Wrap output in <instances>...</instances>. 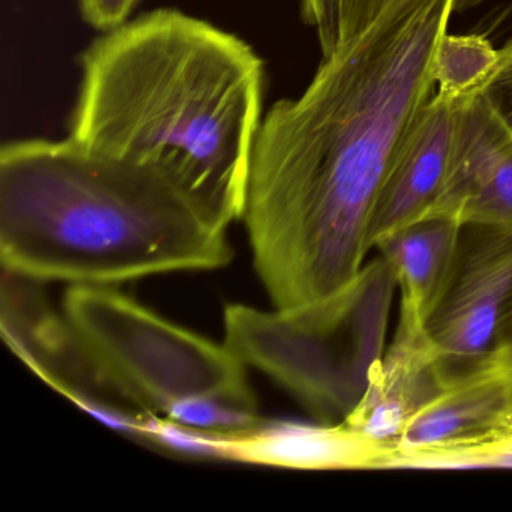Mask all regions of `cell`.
Here are the masks:
<instances>
[{
	"mask_svg": "<svg viewBox=\"0 0 512 512\" xmlns=\"http://www.w3.org/2000/svg\"><path fill=\"white\" fill-rule=\"evenodd\" d=\"M452 14L454 0H397L323 59L304 94L266 113L241 221L274 308L350 295L370 277L374 208L434 95V56Z\"/></svg>",
	"mask_w": 512,
	"mask_h": 512,
	"instance_id": "6da1fadb",
	"label": "cell"
},
{
	"mask_svg": "<svg viewBox=\"0 0 512 512\" xmlns=\"http://www.w3.org/2000/svg\"><path fill=\"white\" fill-rule=\"evenodd\" d=\"M80 65L71 140L154 167L241 220L265 85L250 44L164 8L104 32Z\"/></svg>",
	"mask_w": 512,
	"mask_h": 512,
	"instance_id": "7a4b0ae2",
	"label": "cell"
},
{
	"mask_svg": "<svg viewBox=\"0 0 512 512\" xmlns=\"http://www.w3.org/2000/svg\"><path fill=\"white\" fill-rule=\"evenodd\" d=\"M230 221L154 167L67 140L0 151L4 271L70 286H116L233 260Z\"/></svg>",
	"mask_w": 512,
	"mask_h": 512,
	"instance_id": "3957f363",
	"label": "cell"
},
{
	"mask_svg": "<svg viewBox=\"0 0 512 512\" xmlns=\"http://www.w3.org/2000/svg\"><path fill=\"white\" fill-rule=\"evenodd\" d=\"M64 311L83 352L113 395L140 412L223 434L263 421L247 365L115 286H71Z\"/></svg>",
	"mask_w": 512,
	"mask_h": 512,
	"instance_id": "277c9868",
	"label": "cell"
},
{
	"mask_svg": "<svg viewBox=\"0 0 512 512\" xmlns=\"http://www.w3.org/2000/svg\"><path fill=\"white\" fill-rule=\"evenodd\" d=\"M392 284L293 308L227 305L224 344L317 421L340 424L382 355Z\"/></svg>",
	"mask_w": 512,
	"mask_h": 512,
	"instance_id": "5b68a950",
	"label": "cell"
},
{
	"mask_svg": "<svg viewBox=\"0 0 512 512\" xmlns=\"http://www.w3.org/2000/svg\"><path fill=\"white\" fill-rule=\"evenodd\" d=\"M512 302V227L463 226L448 286L428 334L449 374L481 364Z\"/></svg>",
	"mask_w": 512,
	"mask_h": 512,
	"instance_id": "8992f818",
	"label": "cell"
},
{
	"mask_svg": "<svg viewBox=\"0 0 512 512\" xmlns=\"http://www.w3.org/2000/svg\"><path fill=\"white\" fill-rule=\"evenodd\" d=\"M43 284L2 272L0 326L4 340L44 382L98 421L106 422L131 406L101 382L64 311L58 313L50 307Z\"/></svg>",
	"mask_w": 512,
	"mask_h": 512,
	"instance_id": "52a82bcc",
	"label": "cell"
},
{
	"mask_svg": "<svg viewBox=\"0 0 512 512\" xmlns=\"http://www.w3.org/2000/svg\"><path fill=\"white\" fill-rule=\"evenodd\" d=\"M424 218L512 227V136L479 91L455 98L445 182Z\"/></svg>",
	"mask_w": 512,
	"mask_h": 512,
	"instance_id": "ba28073f",
	"label": "cell"
},
{
	"mask_svg": "<svg viewBox=\"0 0 512 512\" xmlns=\"http://www.w3.org/2000/svg\"><path fill=\"white\" fill-rule=\"evenodd\" d=\"M451 377L425 326L398 320L388 349L373 362L361 397L344 424L395 446L410 419Z\"/></svg>",
	"mask_w": 512,
	"mask_h": 512,
	"instance_id": "9c48e42d",
	"label": "cell"
},
{
	"mask_svg": "<svg viewBox=\"0 0 512 512\" xmlns=\"http://www.w3.org/2000/svg\"><path fill=\"white\" fill-rule=\"evenodd\" d=\"M455 98L437 92L422 107L386 175L371 220V245L422 220L436 202L451 152Z\"/></svg>",
	"mask_w": 512,
	"mask_h": 512,
	"instance_id": "30bf717a",
	"label": "cell"
},
{
	"mask_svg": "<svg viewBox=\"0 0 512 512\" xmlns=\"http://www.w3.org/2000/svg\"><path fill=\"white\" fill-rule=\"evenodd\" d=\"M229 461L301 470H382L392 445L340 424L265 421L230 434Z\"/></svg>",
	"mask_w": 512,
	"mask_h": 512,
	"instance_id": "8fae6325",
	"label": "cell"
},
{
	"mask_svg": "<svg viewBox=\"0 0 512 512\" xmlns=\"http://www.w3.org/2000/svg\"><path fill=\"white\" fill-rule=\"evenodd\" d=\"M512 427V371L484 361L452 374L410 419L397 445H446Z\"/></svg>",
	"mask_w": 512,
	"mask_h": 512,
	"instance_id": "7c38bea8",
	"label": "cell"
},
{
	"mask_svg": "<svg viewBox=\"0 0 512 512\" xmlns=\"http://www.w3.org/2000/svg\"><path fill=\"white\" fill-rule=\"evenodd\" d=\"M461 230L448 218H424L376 245L400 289V322L427 328L448 286Z\"/></svg>",
	"mask_w": 512,
	"mask_h": 512,
	"instance_id": "4fadbf2b",
	"label": "cell"
},
{
	"mask_svg": "<svg viewBox=\"0 0 512 512\" xmlns=\"http://www.w3.org/2000/svg\"><path fill=\"white\" fill-rule=\"evenodd\" d=\"M512 469V427L446 445L394 446L382 470Z\"/></svg>",
	"mask_w": 512,
	"mask_h": 512,
	"instance_id": "5bb4252c",
	"label": "cell"
},
{
	"mask_svg": "<svg viewBox=\"0 0 512 512\" xmlns=\"http://www.w3.org/2000/svg\"><path fill=\"white\" fill-rule=\"evenodd\" d=\"M499 50L478 35H443L434 56V82L451 98L481 91L496 67Z\"/></svg>",
	"mask_w": 512,
	"mask_h": 512,
	"instance_id": "9a60e30c",
	"label": "cell"
},
{
	"mask_svg": "<svg viewBox=\"0 0 512 512\" xmlns=\"http://www.w3.org/2000/svg\"><path fill=\"white\" fill-rule=\"evenodd\" d=\"M397 0H301L305 25L316 32L323 59L367 31Z\"/></svg>",
	"mask_w": 512,
	"mask_h": 512,
	"instance_id": "2e32d148",
	"label": "cell"
},
{
	"mask_svg": "<svg viewBox=\"0 0 512 512\" xmlns=\"http://www.w3.org/2000/svg\"><path fill=\"white\" fill-rule=\"evenodd\" d=\"M229 436L158 415L146 416L143 424V442L194 460L229 461Z\"/></svg>",
	"mask_w": 512,
	"mask_h": 512,
	"instance_id": "e0dca14e",
	"label": "cell"
},
{
	"mask_svg": "<svg viewBox=\"0 0 512 512\" xmlns=\"http://www.w3.org/2000/svg\"><path fill=\"white\" fill-rule=\"evenodd\" d=\"M479 92L512 136V40L499 50L496 67Z\"/></svg>",
	"mask_w": 512,
	"mask_h": 512,
	"instance_id": "ac0fdd59",
	"label": "cell"
},
{
	"mask_svg": "<svg viewBox=\"0 0 512 512\" xmlns=\"http://www.w3.org/2000/svg\"><path fill=\"white\" fill-rule=\"evenodd\" d=\"M140 0H79L83 20L101 32L113 31L128 22Z\"/></svg>",
	"mask_w": 512,
	"mask_h": 512,
	"instance_id": "d6986e66",
	"label": "cell"
},
{
	"mask_svg": "<svg viewBox=\"0 0 512 512\" xmlns=\"http://www.w3.org/2000/svg\"><path fill=\"white\" fill-rule=\"evenodd\" d=\"M487 359L493 364L512 371V302L503 314Z\"/></svg>",
	"mask_w": 512,
	"mask_h": 512,
	"instance_id": "ffe728a7",
	"label": "cell"
},
{
	"mask_svg": "<svg viewBox=\"0 0 512 512\" xmlns=\"http://www.w3.org/2000/svg\"><path fill=\"white\" fill-rule=\"evenodd\" d=\"M485 0H454V13H464L484 4Z\"/></svg>",
	"mask_w": 512,
	"mask_h": 512,
	"instance_id": "44dd1931",
	"label": "cell"
}]
</instances>
